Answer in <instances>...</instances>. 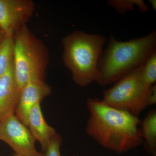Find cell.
<instances>
[{
    "mask_svg": "<svg viewBox=\"0 0 156 156\" xmlns=\"http://www.w3.org/2000/svg\"><path fill=\"white\" fill-rule=\"evenodd\" d=\"M87 106L89 112L87 134L102 147L121 154L143 144L138 117L112 107L97 98H89Z\"/></svg>",
    "mask_w": 156,
    "mask_h": 156,
    "instance_id": "cell-1",
    "label": "cell"
},
{
    "mask_svg": "<svg viewBox=\"0 0 156 156\" xmlns=\"http://www.w3.org/2000/svg\"><path fill=\"white\" fill-rule=\"evenodd\" d=\"M155 52L156 30L127 41H118L112 35L98 61L95 82L101 87L115 83L143 65Z\"/></svg>",
    "mask_w": 156,
    "mask_h": 156,
    "instance_id": "cell-2",
    "label": "cell"
},
{
    "mask_svg": "<svg viewBox=\"0 0 156 156\" xmlns=\"http://www.w3.org/2000/svg\"><path fill=\"white\" fill-rule=\"evenodd\" d=\"M106 39L99 34L76 30L62 40V59L73 80L85 87L95 80L98 64Z\"/></svg>",
    "mask_w": 156,
    "mask_h": 156,
    "instance_id": "cell-3",
    "label": "cell"
},
{
    "mask_svg": "<svg viewBox=\"0 0 156 156\" xmlns=\"http://www.w3.org/2000/svg\"><path fill=\"white\" fill-rule=\"evenodd\" d=\"M14 75L21 91L31 79L44 80L48 62L46 47L25 24L14 34Z\"/></svg>",
    "mask_w": 156,
    "mask_h": 156,
    "instance_id": "cell-4",
    "label": "cell"
},
{
    "mask_svg": "<svg viewBox=\"0 0 156 156\" xmlns=\"http://www.w3.org/2000/svg\"><path fill=\"white\" fill-rule=\"evenodd\" d=\"M142 66L104 91L102 101L112 107L138 117L148 107V100L153 86L144 80L141 75Z\"/></svg>",
    "mask_w": 156,
    "mask_h": 156,
    "instance_id": "cell-5",
    "label": "cell"
},
{
    "mask_svg": "<svg viewBox=\"0 0 156 156\" xmlns=\"http://www.w3.org/2000/svg\"><path fill=\"white\" fill-rule=\"evenodd\" d=\"M0 140L6 142L15 154L23 156H45L35 146L36 140L29 130L12 113L0 122Z\"/></svg>",
    "mask_w": 156,
    "mask_h": 156,
    "instance_id": "cell-6",
    "label": "cell"
},
{
    "mask_svg": "<svg viewBox=\"0 0 156 156\" xmlns=\"http://www.w3.org/2000/svg\"><path fill=\"white\" fill-rule=\"evenodd\" d=\"M34 11V3L30 0H0V28L5 35L14 34Z\"/></svg>",
    "mask_w": 156,
    "mask_h": 156,
    "instance_id": "cell-7",
    "label": "cell"
},
{
    "mask_svg": "<svg viewBox=\"0 0 156 156\" xmlns=\"http://www.w3.org/2000/svg\"><path fill=\"white\" fill-rule=\"evenodd\" d=\"M51 92V88L44 80H30L20 92L14 112L15 115L27 126L28 115L31 109L50 95Z\"/></svg>",
    "mask_w": 156,
    "mask_h": 156,
    "instance_id": "cell-8",
    "label": "cell"
},
{
    "mask_svg": "<svg viewBox=\"0 0 156 156\" xmlns=\"http://www.w3.org/2000/svg\"><path fill=\"white\" fill-rule=\"evenodd\" d=\"M20 92L14 77L13 62L0 78V122L8 115L14 113Z\"/></svg>",
    "mask_w": 156,
    "mask_h": 156,
    "instance_id": "cell-9",
    "label": "cell"
},
{
    "mask_svg": "<svg viewBox=\"0 0 156 156\" xmlns=\"http://www.w3.org/2000/svg\"><path fill=\"white\" fill-rule=\"evenodd\" d=\"M27 127L44 151L50 141L57 134L54 128L49 126L45 121L41 102H38L31 109L28 115Z\"/></svg>",
    "mask_w": 156,
    "mask_h": 156,
    "instance_id": "cell-10",
    "label": "cell"
},
{
    "mask_svg": "<svg viewBox=\"0 0 156 156\" xmlns=\"http://www.w3.org/2000/svg\"><path fill=\"white\" fill-rule=\"evenodd\" d=\"M140 135L143 139L145 150L156 156V110H151L144 119L140 120Z\"/></svg>",
    "mask_w": 156,
    "mask_h": 156,
    "instance_id": "cell-11",
    "label": "cell"
},
{
    "mask_svg": "<svg viewBox=\"0 0 156 156\" xmlns=\"http://www.w3.org/2000/svg\"><path fill=\"white\" fill-rule=\"evenodd\" d=\"M13 35H5L0 43V78L5 73L13 62Z\"/></svg>",
    "mask_w": 156,
    "mask_h": 156,
    "instance_id": "cell-12",
    "label": "cell"
},
{
    "mask_svg": "<svg viewBox=\"0 0 156 156\" xmlns=\"http://www.w3.org/2000/svg\"><path fill=\"white\" fill-rule=\"evenodd\" d=\"M106 4L112 7L119 14H124L128 11H133L134 6L138 7L140 11L146 13L149 11V7L142 0H108Z\"/></svg>",
    "mask_w": 156,
    "mask_h": 156,
    "instance_id": "cell-13",
    "label": "cell"
},
{
    "mask_svg": "<svg viewBox=\"0 0 156 156\" xmlns=\"http://www.w3.org/2000/svg\"><path fill=\"white\" fill-rule=\"evenodd\" d=\"M141 72L144 81L151 86L154 85L156 81V52L143 65Z\"/></svg>",
    "mask_w": 156,
    "mask_h": 156,
    "instance_id": "cell-14",
    "label": "cell"
},
{
    "mask_svg": "<svg viewBox=\"0 0 156 156\" xmlns=\"http://www.w3.org/2000/svg\"><path fill=\"white\" fill-rule=\"evenodd\" d=\"M62 141L61 135L57 133L45 150V156H62L60 147Z\"/></svg>",
    "mask_w": 156,
    "mask_h": 156,
    "instance_id": "cell-15",
    "label": "cell"
},
{
    "mask_svg": "<svg viewBox=\"0 0 156 156\" xmlns=\"http://www.w3.org/2000/svg\"><path fill=\"white\" fill-rule=\"evenodd\" d=\"M156 102V86L153 85L152 87L151 91L148 100V106L153 105Z\"/></svg>",
    "mask_w": 156,
    "mask_h": 156,
    "instance_id": "cell-16",
    "label": "cell"
},
{
    "mask_svg": "<svg viewBox=\"0 0 156 156\" xmlns=\"http://www.w3.org/2000/svg\"><path fill=\"white\" fill-rule=\"evenodd\" d=\"M149 2L150 3L154 11L156 10V0H150Z\"/></svg>",
    "mask_w": 156,
    "mask_h": 156,
    "instance_id": "cell-17",
    "label": "cell"
},
{
    "mask_svg": "<svg viewBox=\"0 0 156 156\" xmlns=\"http://www.w3.org/2000/svg\"><path fill=\"white\" fill-rule=\"evenodd\" d=\"M14 156H23L21 155H20L17 154H14Z\"/></svg>",
    "mask_w": 156,
    "mask_h": 156,
    "instance_id": "cell-18",
    "label": "cell"
}]
</instances>
